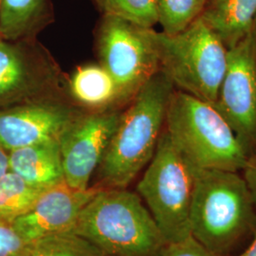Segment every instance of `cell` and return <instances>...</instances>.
Returning <instances> with one entry per match:
<instances>
[{"mask_svg": "<svg viewBox=\"0 0 256 256\" xmlns=\"http://www.w3.org/2000/svg\"><path fill=\"white\" fill-rule=\"evenodd\" d=\"M174 86L160 70L122 111L96 170V189H126L155 153Z\"/></svg>", "mask_w": 256, "mask_h": 256, "instance_id": "cell-1", "label": "cell"}, {"mask_svg": "<svg viewBox=\"0 0 256 256\" xmlns=\"http://www.w3.org/2000/svg\"><path fill=\"white\" fill-rule=\"evenodd\" d=\"M72 230L106 256H160L167 244L140 196L128 189H99Z\"/></svg>", "mask_w": 256, "mask_h": 256, "instance_id": "cell-2", "label": "cell"}, {"mask_svg": "<svg viewBox=\"0 0 256 256\" xmlns=\"http://www.w3.org/2000/svg\"><path fill=\"white\" fill-rule=\"evenodd\" d=\"M256 227V208L239 172L196 170L190 209L192 238L214 254L225 256Z\"/></svg>", "mask_w": 256, "mask_h": 256, "instance_id": "cell-3", "label": "cell"}, {"mask_svg": "<svg viewBox=\"0 0 256 256\" xmlns=\"http://www.w3.org/2000/svg\"><path fill=\"white\" fill-rule=\"evenodd\" d=\"M165 130L176 148L196 170L243 171L250 155L214 106L174 90Z\"/></svg>", "mask_w": 256, "mask_h": 256, "instance_id": "cell-4", "label": "cell"}, {"mask_svg": "<svg viewBox=\"0 0 256 256\" xmlns=\"http://www.w3.org/2000/svg\"><path fill=\"white\" fill-rule=\"evenodd\" d=\"M160 72L174 90L214 104L225 74L228 48L200 16L182 32L156 34Z\"/></svg>", "mask_w": 256, "mask_h": 256, "instance_id": "cell-5", "label": "cell"}, {"mask_svg": "<svg viewBox=\"0 0 256 256\" xmlns=\"http://www.w3.org/2000/svg\"><path fill=\"white\" fill-rule=\"evenodd\" d=\"M196 169L176 148L164 129L155 153L137 184L140 196L165 241L189 238Z\"/></svg>", "mask_w": 256, "mask_h": 256, "instance_id": "cell-6", "label": "cell"}, {"mask_svg": "<svg viewBox=\"0 0 256 256\" xmlns=\"http://www.w3.org/2000/svg\"><path fill=\"white\" fill-rule=\"evenodd\" d=\"M156 34L117 16L102 18L97 39L100 64L116 82L122 106L160 70Z\"/></svg>", "mask_w": 256, "mask_h": 256, "instance_id": "cell-7", "label": "cell"}, {"mask_svg": "<svg viewBox=\"0 0 256 256\" xmlns=\"http://www.w3.org/2000/svg\"><path fill=\"white\" fill-rule=\"evenodd\" d=\"M62 80L58 66L42 46L0 41V110L62 100Z\"/></svg>", "mask_w": 256, "mask_h": 256, "instance_id": "cell-8", "label": "cell"}, {"mask_svg": "<svg viewBox=\"0 0 256 256\" xmlns=\"http://www.w3.org/2000/svg\"><path fill=\"white\" fill-rule=\"evenodd\" d=\"M228 122L250 158L256 151V32L228 48L227 66L212 104Z\"/></svg>", "mask_w": 256, "mask_h": 256, "instance_id": "cell-9", "label": "cell"}, {"mask_svg": "<svg viewBox=\"0 0 256 256\" xmlns=\"http://www.w3.org/2000/svg\"><path fill=\"white\" fill-rule=\"evenodd\" d=\"M118 108L81 111L64 128L58 142L64 182L70 187L86 190L117 128Z\"/></svg>", "mask_w": 256, "mask_h": 256, "instance_id": "cell-10", "label": "cell"}, {"mask_svg": "<svg viewBox=\"0 0 256 256\" xmlns=\"http://www.w3.org/2000/svg\"><path fill=\"white\" fill-rule=\"evenodd\" d=\"M81 112L63 100L32 102L0 110V146L7 151L58 140Z\"/></svg>", "mask_w": 256, "mask_h": 256, "instance_id": "cell-11", "label": "cell"}, {"mask_svg": "<svg viewBox=\"0 0 256 256\" xmlns=\"http://www.w3.org/2000/svg\"><path fill=\"white\" fill-rule=\"evenodd\" d=\"M99 189L79 190L66 182L48 187L34 208L12 222V227L28 244L55 234L72 230L84 206Z\"/></svg>", "mask_w": 256, "mask_h": 256, "instance_id": "cell-12", "label": "cell"}, {"mask_svg": "<svg viewBox=\"0 0 256 256\" xmlns=\"http://www.w3.org/2000/svg\"><path fill=\"white\" fill-rule=\"evenodd\" d=\"M9 166L10 171L39 187L48 188L64 180L58 140L9 151Z\"/></svg>", "mask_w": 256, "mask_h": 256, "instance_id": "cell-13", "label": "cell"}, {"mask_svg": "<svg viewBox=\"0 0 256 256\" xmlns=\"http://www.w3.org/2000/svg\"><path fill=\"white\" fill-rule=\"evenodd\" d=\"M256 18V0H207L200 14L227 48L247 36Z\"/></svg>", "mask_w": 256, "mask_h": 256, "instance_id": "cell-14", "label": "cell"}, {"mask_svg": "<svg viewBox=\"0 0 256 256\" xmlns=\"http://www.w3.org/2000/svg\"><path fill=\"white\" fill-rule=\"evenodd\" d=\"M68 90L72 100L86 110H112L122 106L117 84L101 64L78 66L68 81Z\"/></svg>", "mask_w": 256, "mask_h": 256, "instance_id": "cell-15", "label": "cell"}, {"mask_svg": "<svg viewBox=\"0 0 256 256\" xmlns=\"http://www.w3.org/2000/svg\"><path fill=\"white\" fill-rule=\"evenodd\" d=\"M46 0H0V36L19 41L34 30L45 12Z\"/></svg>", "mask_w": 256, "mask_h": 256, "instance_id": "cell-16", "label": "cell"}, {"mask_svg": "<svg viewBox=\"0 0 256 256\" xmlns=\"http://www.w3.org/2000/svg\"><path fill=\"white\" fill-rule=\"evenodd\" d=\"M48 188L32 185L9 171L0 178V220L12 224L34 208Z\"/></svg>", "mask_w": 256, "mask_h": 256, "instance_id": "cell-17", "label": "cell"}, {"mask_svg": "<svg viewBox=\"0 0 256 256\" xmlns=\"http://www.w3.org/2000/svg\"><path fill=\"white\" fill-rule=\"evenodd\" d=\"M90 242L74 230L55 234L30 243L28 256H102Z\"/></svg>", "mask_w": 256, "mask_h": 256, "instance_id": "cell-18", "label": "cell"}, {"mask_svg": "<svg viewBox=\"0 0 256 256\" xmlns=\"http://www.w3.org/2000/svg\"><path fill=\"white\" fill-rule=\"evenodd\" d=\"M207 0H156L158 24L167 36L186 30L202 14Z\"/></svg>", "mask_w": 256, "mask_h": 256, "instance_id": "cell-19", "label": "cell"}, {"mask_svg": "<svg viewBox=\"0 0 256 256\" xmlns=\"http://www.w3.org/2000/svg\"><path fill=\"white\" fill-rule=\"evenodd\" d=\"M104 14L140 27L153 28L158 22L156 0H94Z\"/></svg>", "mask_w": 256, "mask_h": 256, "instance_id": "cell-20", "label": "cell"}, {"mask_svg": "<svg viewBox=\"0 0 256 256\" xmlns=\"http://www.w3.org/2000/svg\"><path fill=\"white\" fill-rule=\"evenodd\" d=\"M30 246L12 224L0 220V256H28Z\"/></svg>", "mask_w": 256, "mask_h": 256, "instance_id": "cell-21", "label": "cell"}, {"mask_svg": "<svg viewBox=\"0 0 256 256\" xmlns=\"http://www.w3.org/2000/svg\"><path fill=\"white\" fill-rule=\"evenodd\" d=\"M160 256H218L190 236L178 242L166 244Z\"/></svg>", "mask_w": 256, "mask_h": 256, "instance_id": "cell-22", "label": "cell"}, {"mask_svg": "<svg viewBox=\"0 0 256 256\" xmlns=\"http://www.w3.org/2000/svg\"><path fill=\"white\" fill-rule=\"evenodd\" d=\"M243 178L247 184L248 192L256 210V156H252L243 169Z\"/></svg>", "mask_w": 256, "mask_h": 256, "instance_id": "cell-23", "label": "cell"}, {"mask_svg": "<svg viewBox=\"0 0 256 256\" xmlns=\"http://www.w3.org/2000/svg\"><path fill=\"white\" fill-rule=\"evenodd\" d=\"M9 171V151L0 146V178Z\"/></svg>", "mask_w": 256, "mask_h": 256, "instance_id": "cell-24", "label": "cell"}, {"mask_svg": "<svg viewBox=\"0 0 256 256\" xmlns=\"http://www.w3.org/2000/svg\"><path fill=\"white\" fill-rule=\"evenodd\" d=\"M252 240L250 246L248 247L247 250H245L241 254L238 256H256V227L252 234Z\"/></svg>", "mask_w": 256, "mask_h": 256, "instance_id": "cell-25", "label": "cell"}, {"mask_svg": "<svg viewBox=\"0 0 256 256\" xmlns=\"http://www.w3.org/2000/svg\"><path fill=\"white\" fill-rule=\"evenodd\" d=\"M254 32H256V20H254Z\"/></svg>", "mask_w": 256, "mask_h": 256, "instance_id": "cell-26", "label": "cell"}, {"mask_svg": "<svg viewBox=\"0 0 256 256\" xmlns=\"http://www.w3.org/2000/svg\"><path fill=\"white\" fill-rule=\"evenodd\" d=\"M1 40H3V39H2V38H1V36H0V41H1Z\"/></svg>", "mask_w": 256, "mask_h": 256, "instance_id": "cell-27", "label": "cell"}, {"mask_svg": "<svg viewBox=\"0 0 256 256\" xmlns=\"http://www.w3.org/2000/svg\"><path fill=\"white\" fill-rule=\"evenodd\" d=\"M254 156H256V153H254Z\"/></svg>", "mask_w": 256, "mask_h": 256, "instance_id": "cell-28", "label": "cell"}, {"mask_svg": "<svg viewBox=\"0 0 256 256\" xmlns=\"http://www.w3.org/2000/svg\"></svg>", "mask_w": 256, "mask_h": 256, "instance_id": "cell-29", "label": "cell"}]
</instances>
